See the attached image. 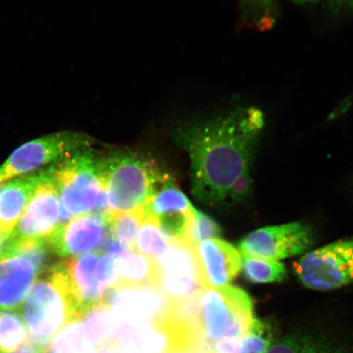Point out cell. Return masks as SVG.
Segmentation results:
<instances>
[{
	"label": "cell",
	"mask_w": 353,
	"mask_h": 353,
	"mask_svg": "<svg viewBox=\"0 0 353 353\" xmlns=\"http://www.w3.org/2000/svg\"><path fill=\"white\" fill-rule=\"evenodd\" d=\"M264 125L261 110L243 107L175 128L174 139L191 160L192 192L199 201L222 207L248 199Z\"/></svg>",
	"instance_id": "6da1fadb"
},
{
	"label": "cell",
	"mask_w": 353,
	"mask_h": 353,
	"mask_svg": "<svg viewBox=\"0 0 353 353\" xmlns=\"http://www.w3.org/2000/svg\"><path fill=\"white\" fill-rule=\"evenodd\" d=\"M19 313L28 328L29 343L44 353L61 330L81 320L63 263L41 273Z\"/></svg>",
	"instance_id": "7a4b0ae2"
},
{
	"label": "cell",
	"mask_w": 353,
	"mask_h": 353,
	"mask_svg": "<svg viewBox=\"0 0 353 353\" xmlns=\"http://www.w3.org/2000/svg\"><path fill=\"white\" fill-rule=\"evenodd\" d=\"M101 156L90 148L48 166L61 205V223L77 216L108 213Z\"/></svg>",
	"instance_id": "3957f363"
},
{
	"label": "cell",
	"mask_w": 353,
	"mask_h": 353,
	"mask_svg": "<svg viewBox=\"0 0 353 353\" xmlns=\"http://www.w3.org/2000/svg\"><path fill=\"white\" fill-rule=\"evenodd\" d=\"M101 169L112 213L143 209L157 190L170 179L151 162L125 151L101 157Z\"/></svg>",
	"instance_id": "277c9868"
},
{
	"label": "cell",
	"mask_w": 353,
	"mask_h": 353,
	"mask_svg": "<svg viewBox=\"0 0 353 353\" xmlns=\"http://www.w3.org/2000/svg\"><path fill=\"white\" fill-rule=\"evenodd\" d=\"M255 319L253 303L239 287L228 285L202 290L199 321L203 337L212 352L216 342L241 337L248 332Z\"/></svg>",
	"instance_id": "5b68a950"
},
{
	"label": "cell",
	"mask_w": 353,
	"mask_h": 353,
	"mask_svg": "<svg viewBox=\"0 0 353 353\" xmlns=\"http://www.w3.org/2000/svg\"><path fill=\"white\" fill-rule=\"evenodd\" d=\"M94 140L82 132L61 131L30 141L17 148L0 167V184L73 156Z\"/></svg>",
	"instance_id": "8992f818"
},
{
	"label": "cell",
	"mask_w": 353,
	"mask_h": 353,
	"mask_svg": "<svg viewBox=\"0 0 353 353\" xmlns=\"http://www.w3.org/2000/svg\"><path fill=\"white\" fill-rule=\"evenodd\" d=\"M307 288L327 291L353 282V240H341L309 251L293 265Z\"/></svg>",
	"instance_id": "52a82bcc"
},
{
	"label": "cell",
	"mask_w": 353,
	"mask_h": 353,
	"mask_svg": "<svg viewBox=\"0 0 353 353\" xmlns=\"http://www.w3.org/2000/svg\"><path fill=\"white\" fill-rule=\"evenodd\" d=\"M154 262L157 268L154 286L172 304L188 301L207 288L192 246L172 243Z\"/></svg>",
	"instance_id": "ba28073f"
},
{
	"label": "cell",
	"mask_w": 353,
	"mask_h": 353,
	"mask_svg": "<svg viewBox=\"0 0 353 353\" xmlns=\"http://www.w3.org/2000/svg\"><path fill=\"white\" fill-rule=\"evenodd\" d=\"M310 228L291 223L257 229L243 238L239 251L244 257L279 262L307 252L313 245Z\"/></svg>",
	"instance_id": "9c48e42d"
},
{
	"label": "cell",
	"mask_w": 353,
	"mask_h": 353,
	"mask_svg": "<svg viewBox=\"0 0 353 353\" xmlns=\"http://www.w3.org/2000/svg\"><path fill=\"white\" fill-rule=\"evenodd\" d=\"M103 303L119 321L132 325L154 323L172 309L170 300L153 285H118L108 291Z\"/></svg>",
	"instance_id": "30bf717a"
},
{
	"label": "cell",
	"mask_w": 353,
	"mask_h": 353,
	"mask_svg": "<svg viewBox=\"0 0 353 353\" xmlns=\"http://www.w3.org/2000/svg\"><path fill=\"white\" fill-rule=\"evenodd\" d=\"M60 222L59 193L50 169L44 168L33 196L10 239L46 240L59 227Z\"/></svg>",
	"instance_id": "8fae6325"
},
{
	"label": "cell",
	"mask_w": 353,
	"mask_h": 353,
	"mask_svg": "<svg viewBox=\"0 0 353 353\" xmlns=\"http://www.w3.org/2000/svg\"><path fill=\"white\" fill-rule=\"evenodd\" d=\"M109 237L107 215L90 213L59 224L46 241L52 253L72 258L103 249Z\"/></svg>",
	"instance_id": "7c38bea8"
},
{
	"label": "cell",
	"mask_w": 353,
	"mask_h": 353,
	"mask_svg": "<svg viewBox=\"0 0 353 353\" xmlns=\"http://www.w3.org/2000/svg\"><path fill=\"white\" fill-rule=\"evenodd\" d=\"M101 251L74 256L63 262L66 281L77 309L79 319L100 303L108 290L100 280L97 263Z\"/></svg>",
	"instance_id": "4fadbf2b"
},
{
	"label": "cell",
	"mask_w": 353,
	"mask_h": 353,
	"mask_svg": "<svg viewBox=\"0 0 353 353\" xmlns=\"http://www.w3.org/2000/svg\"><path fill=\"white\" fill-rule=\"evenodd\" d=\"M203 281L210 288L230 285L242 268V255L230 243L213 238L193 247Z\"/></svg>",
	"instance_id": "5bb4252c"
},
{
	"label": "cell",
	"mask_w": 353,
	"mask_h": 353,
	"mask_svg": "<svg viewBox=\"0 0 353 353\" xmlns=\"http://www.w3.org/2000/svg\"><path fill=\"white\" fill-rule=\"evenodd\" d=\"M42 272L20 255L0 259V310L19 312Z\"/></svg>",
	"instance_id": "9a60e30c"
},
{
	"label": "cell",
	"mask_w": 353,
	"mask_h": 353,
	"mask_svg": "<svg viewBox=\"0 0 353 353\" xmlns=\"http://www.w3.org/2000/svg\"><path fill=\"white\" fill-rule=\"evenodd\" d=\"M41 170L8 181L0 190V234L10 237L32 199Z\"/></svg>",
	"instance_id": "2e32d148"
},
{
	"label": "cell",
	"mask_w": 353,
	"mask_h": 353,
	"mask_svg": "<svg viewBox=\"0 0 353 353\" xmlns=\"http://www.w3.org/2000/svg\"><path fill=\"white\" fill-rule=\"evenodd\" d=\"M119 285H154L157 268L154 260L132 250L118 261Z\"/></svg>",
	"instance_id": "e0dca14e"
},
{
	"label": "cell",
	"mask_w": 353,
	"mask_h": 353,
	"mask_svg": "<svg viewBox=\"0 0 353 353\" xmlns=\"http://www.w3.org/2000/svg\"><path fill=\"white\" fill-rule=\"evenodd\" d=\"M271 343L268 328L255 319L252 327L242 336L216 342L213 353H266Z\"/></svg>",
	"instance_id": "ac0fdd59"
},
{
	"label": "cell",
	"mask_w": 353,
	"mask_h": 353,
	"mask_svg": "<svg viewBox=\"0 0 353 353\" xmlns=\"http://www.w3.org/2000/svg\"><path fill=\"white\" fill-rule=\"evenodd\" d=\"M143 210L147 218H157L176 212L192 213L195 209L186 196L170 182V179H168L157 190Z\"/></svg>",
	"instance_id": "d6986e66"
},
{
	"label": "cell",
	"mask_w": 353,
	"mask_h": 353,
	"mask_svg": "<svg viewBox=\"0 0 353 353\" xmlns=\"http://www.w3.org/2000/svg\"><path fill=\"white\" fill-rule=\"evenodd\" d=\"M46 353H98V346L82 321L77 320L60 331Z\"/></svg>",
	"instance_id": "ffe728a7"
},
{
	"label": "cell",
	"mask_w": 353,
	"mask_h": 353,
	"mask_svg": "<svg viewBox=\"0 0 353 353\" xmlns=\"http://www.w3.org/2000/svg\"><path fill=\"white\" fill-rule=\"evenodd\" d=\"M110 236L134 250L137 236L147 216L144 210L125 213H105Z\"/></svg>",
	"instance_id": "44dd1931"
},
{
	"label": "cell",
	"mask_w": 353,
	"mask_h": 353,
	"mask_svg": "<svg viewBox=\"0 0 353 353\" xmlns=\"http://www.w3.org/2000/svg\"><path fill=\"white\" fill-rule=\"evenodd\" d=\"M28 343V328L19 312L0 310V353L15 352Z\"/></svg>",
	"instance_id": "7402d4cb"
},
{
	"label": "cell",
	"mask_w": 353,
	"mask_h": 353,
	"mask_svg": "<svg viewBox=\"0 0 353 353\" xmlns=\"http://www.w3.org/2000/svg\"><path fill=\"white\" fill-rule=\"evenodd\" d=\"M88 334L97 345L112 341L118 320L105 303L92 307L81 319Z\"/></svg>",
	"instance_id": "603a6c76"
},
{
	"label": "cell",
	"mask_w": 353,
	"mask_h": 353,
	"mask_svg": "<svg viewBox=\"0 0 353 353\" xmlns=\"http://www.w3.org/2000/svg\"><path fill=\"white\" fill-rule=\"evenodd\" d=\"M241 270L247 280L256 284L281 283L288 278L285 265L272 260L242 256Z\"/></svg>",
	"instance_id": "cb8c5ba5"
},
{
	"label": "cell",
	"mask_w": 353,
	"mask_h": 353,
	"mask_svg": "<svg viewBox=\"0 0 353 353\" xmlns=\"http://www.w3.org/2000/svg\"><path fill=\"white\" fill-rule=\"evenodd\" d=\"M266 353H346L332 343L307 335H290L276 342Z\"/></svg>",
	"instance_id": "d4e9b609"
},
{
	"label": "cell",
	"mask_w": 353,
	"mask_h": 353,
	"mask_svg": "<svg viewBox=\"0 0 353 353\" xmlns=\"http://www.w3.org/2000/svg\"><path fill=\"white\" fill-rule=\"evenodd\" d=\"M171 244L163 235L156 220L148 217L139 229L134 250L154 260L165 252Z\"/></svg>",
	"instance_id": "484cf974"
},
{
	"label": "cell",
	"mask_w": 353,
	"mask_h": 353,
	"mask_svg": "<svg viewBox=\"0 0 353 353\" xmlns=\"http://www.w3.org/2000/svg\"><path fill=\"white\" fill-rule=\"evenodd\" d=\"M221 234L219 225L201 211L195 210L190 228L188 245L196 246L202 241L218 238Z\"/></svg>",
	"instance_id": "4316f807"
},
{
	"label": "cell",
	"mask_w": 353,
	"mask_h": 353,
	"mask_svg": "<svg viewBox=\"0 0 353 353\" xmlns=\"http://www.w3.org/2000/svg\"><path fill=\"white\" fill-rule=\"evenodd\" d=\"M275 1L276 0H240L245 10L259 13V16L260 13L264 12V16L270 26L273 24V22L269 19L266 12H270L274 6Z\"/></svg>",
	"instance_id": "83f0119b"
},
{
	"label": "cell",
	"mask_w": 353,
	"mask_h": 353,
	"mask_svg": "<svg viewBox=\"0 0 353 353\" xmlns=\"http://www.w3.org/2000/svg\"><path fill=\"white\" fill-rule=\"evenodd\" d=\"M331 7L338 12H353V0H330Z\"/></svg>",
	"instance_id": "f1b7e54d"
},
{
	"label": "cell",
	"mask_w": 353,
	"mask_h": 353,
	"mask_svg": "<svg viewBox=\"0 0 353 353\" xmlns=\"http://www.w3.org/2000/svg\"><path fill=\"white\" fill-rule=\"evenodd\" d=\"M97 346H98V353H119L117 343L113 341L100 343Z\"/></svg>",
	"instance_id": "f546056e"
},
{
	"label": "cell",
	"mask_w": 353,
	"mask_h": 353,
	"mask_svg": "<svg viewBox=\"0 0 353 353\" xmlns=\"http://www.w3.org/2000/svg\"><path fill=\"white\" fill-rule=\"evenodd\" d=\"M13 353H44L43 352L37 350V348L34 347L32 345H30V343L26 344V346L21 347V350L17 351Z\"/></svg>",
	"instance_id": "4dcf8cb0"
},
{
	"label": "cell",
	"mask_w": 353,
	"mask_h": 353,
	"mask_svg": "<svg viewBox=\"0 0 353 353\" xmlns=\"http://www.w3.org/2000/svg\"><path fill=\"white\" fill-rule=\"evenodd\" d=\"M8 237L0 234V256L2 255L4 248H6Z\"/></svg>",
	"instance_id": "1f68e13d"
},
{
	"label": "cell",
	"mask_w": 353,
	"mask_h": 353,
	"mask_svg": "<svg viewBox=\"0 0 353 353\" xmlns=\"http://www.w3.org/2000/svg\"><path fill=\"white\" fill-rule=\"evenodd\" d=\"M293 1L299 3H315L319 2L320 0H293Z\"/></svg>",
	"instance_id": "d6a6232c"
},
{
	"label": "cell",
	"mask_w": 353,
	"mask_h": 353,
	"mask_svg": "<svg viewBox=\"0 0 353 353\" xmlns=\"http://www.w3.org/2000/svg\"><path fill=\"white\" fill-rule=\"evenodd\" d=\"M3 184H0V190H1L2 187L3 186Z\"/></svg>",
	"instance_id": "836d02e7"
}]
</instances>
